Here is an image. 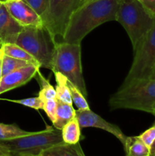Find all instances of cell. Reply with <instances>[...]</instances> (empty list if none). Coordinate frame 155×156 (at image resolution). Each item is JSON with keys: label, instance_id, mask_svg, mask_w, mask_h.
Instances as JSON below:
<instances>
[{"label": "cell", "instance_id": "1", "mask_svg": "<svg viewBox=\"0 0 155 156\" xmlns=\"http://www.w3.org/2000/svg\"><path fill=\"white\" fill-rule=\"evenodd\" d=\"M120 0H88L71 15L63 41L81 44L82 40L100 24L115 21Z\"/></svg>", "mask_w": 155, "mask_h": 156}, {"label": "cell", "instance_id": "2", "mask_svg": "<svg viewBox=\"0 0 155 156\" xmlns=\"http://www.w3.org/2000/svg\"><path fill=\"white\" fill-rule=\"evenodd\" d=\"M112 110L132 109L153 114L155 110V79H133L122 84L109 101Z\"/></svg>", "mask_w": 155, "mask_h": 156}, {"label": "cell", "instance_id": "3", "mask_svg": "<svg viewBox=\"0 0 155 156\" xmlns=\"http://www.w3.org/2000/svg\"><path fill=\"white\" fill-rule=\"evenodd\" d=\"M154 19L147 14L138 0H120L115 21L120 23L127 32L134 53L153 27Z\"/></svg>", "mask_w": 155, "mask_h": 156}, {"label": "cell", "instance_id": "4", "mask_svg": "<svg viewBox=\"0 0 155 156\" xmlns=\"http://www.w3.org/2000/svg\"><path fill=\"white\" fill-rule=\"evenodd\" d=\"M52 71L65 76L81 91L85 98L88 97L82 73L81 44H70L64 41L56 43Z\"/></svg>", "mask_w": 155, "mask_h": 156}, {"label": "cell", "instance_id": "5", "mask_svg": "<svg viewBox=\"0 0 155 156\" xmlns=\"http://www.w3.org/2000/svg\"><path fill=\"white\" fill-rule=\"evenodd\" d=\"M15 44L31 55L40 67L53 69L56 42L45 27L43 26L24 27Z\"/></svg>", "mask_w": 155, "mask_h": 156}, {"label": "cell", "instance_id": "6", "mask_svg": "<svg viewBox=\"0 0 155 156\" xmlns=\"http://www.w3.org/2000/svg\"><path fill=\"white\" fill-rule=\"evenodd\" d=\"M0 142L17 156L38 155L43 149L64 143L62 131L52 126L30 135Z\"/></svg>", "mask_w": 155, "mask_h": 156}, {"label": "cell", "instance_id": "7", "mask_svg": "<svg viewBox=\"0 0 155 156\" xmlns=\"http://www.w3.org/2000/svg\"><path fill=\"white\" fill-rule=\"evenodd\" d=\"M83 2L84 0H49L48 7L40 18L43 27L55 42L59 37L63 41L71 15Z\"/></svg>", "mask_w": 155, "mask_h": 156}, {"label": "cell", "instance_id": "8", "mask_svg": "<svg viewBox=\"0 0 155 156\" xmlns=\"http://www.w3.org/2000/svg\"><path fill=\"white\" fill-rule=\"evenodd\" d=\"M134 60L123 84L133 79H149L155 66V19L153 27L135 52Z\"/></svg>", "mask_w": 155, "mask_h": 156}, {"label": "cell", "instance_id": "9", "mask_svg": "<svg viewBox=\"0 0 155 156\" xmlns=\"http://www.w3.org/2000/svg\"><path fill=\"white\" fill-rule=\"evenodd\" d=\"M76 117L78 119L79 125L81 128L94 127L103 129L109 133L115 136L124 146L126 141V136L118 126L109 123L104 119L102 118L98 114L91 111V109L76 111Z\"/></svg>", "mask_w": 155, "mask_h": 156}, {"label": "cell", "instance_id": "10", "mask_svg": "<svg viewBox=\"0 0 155 156\" xmlns=\"http://www.w3.org/2000/svg\"><path fill=\"white\" fill-rule=\"evenodd\" d=\"M3 4L22 27L43 26L40 17L23 0H10Z\"/></svg>", "mask_w": 155, "mask_h": 156}, {"label": "cell", "instance_id": "11", "mask_svg": "<svg viewBox=\"0 0 155 156\" xmlns=\"http://www.w3.org/2000/svg\"><path fill=\"white\" fill-rule=\"evenodd\" d=\"M40 68V66L30 65L3 76L0 82V94L27 84L36 76Z\"/></svg>", "mask_w": 155, "mask_h": 156}, {"label": "cell", "instance_id": "12", "mask_svg": "<svg viewBox=\"0 0 155 156\" xmlns=\"http://www.w3.org/2000/svg\"><path fill=\"white\" fill-rule=\"evenodd\" d=\"M24 27L21 25L7 10L4 4L0 6V42L15 44Z\"/></svg>", "mask_w": 155, "mask_h": 156}, {"label": "cell", "instance_id": "13", "mask_svg": "<svg viewBox=\"0 0 155 156\" xmlns=\"http://www.w3.org/2000/svg\"><path fill=\"white\" fill-rule=\"evenodd\" d=\"M36 156H85L80 144L61 143L49 147L41 151Z\"/></svg>", "mask_w": 155, "mask_h": 156}, {"label": "cell", "instance_id": "14", "mask_svg": "<svg viewBox=\"0 0 155 156\" xmlns=\"http://www.w3.org/2000/svg\"><path fill=\"white\" fill-rule=\"evenodd\" d=\"M76 117V111L72 105L63 103L57 100L56 120L53 123V127L62 130L66 123Z\"/></svg>", "mask_w": 155, "mask_h": 156}, {"label": "cell", "instance_id": "15", "mask_svg": "<svg viewBox=\"0 0 155 156\" xmlns=\"http://www.w3.org/2000/svg\"><path fill=\"white\" fill-rule=\"evenodd\" d=\"M123 146L126 156L150 155V148L138 136H128Z\"/></svg>", "mask_w": 155, "mask_h": 156}, {"label": "cell", "instance_id": "16", "mask_svg": "<svg viewBox=\"0 0 155 156\" xmlns=\"http://www.w3.org/2000/svg\"><path fill=\"white\" fill-rule=\"evenodd\" d=\"M1 50L2 53L6 56L15 58V59H21V60L27 61L33 65L40 66L37 61L30 54H29L25 50L21 48L20 46L16 44H2Z\"/></svg>", "mask_w": 155, "mask_h": 156}, {"label": "cell", "instance_id": "17", "mask_svg": "<svg viewBox=\"0 0 155 156\" xmlns=\"http://www.w3.org/2000/svg\"><path fill=\"white\" fill-rule=\"evenodd\" d=\"M61 131L64 143L68 144H76L79 143L81 137V126L77 117H74L66 123Z\"/></svg>", "mask_w": 155, "mask_h": 156}, {"label": "cell", "instance_id": "18", "mask_svg": "<svg viewBox=\"0 0 155 156\" xmlns=\"http://www.w3.org/2000/svg\"><path fill=\"white\" fill-rule=\"evenodd\" d=\"M55 75L56 82V98L58 101L63 103L72 105V100H71V94H70L69 88H68L67 81L68 79L59 73H53Z\"/></svg>", "mask_w": 155, "mask_h": 156}, {"label": "cell", "instance_id": "19", "mask_svg": "<svg viewBox=\"0 0 155 156\" xmlns=\"http://www.w3.org/2000/svg\"><path fill=\"white\" fill-rule=\"evenodd\" d=\"M33 132H28L21 129L16 124H6L0 123V141L14 140L31 134Z\"/></svg>", "mask_w": 155, "mask_h": 156}, {"label": "cell", "instance_id": "20", "mask_svg": "<svg viewBox=\"0 0 155 156\" xmlns=\"http://www.w3.org/2000/svg\"><path fill=\"white\" fill-rule=\"evenodd\" d=\"M36 80L39 83L40 89L38 97L42 99L43 101H46L50 99L56 98V88L50 84L49 80H47L43 76L39 71L36 73Z\"/></svg>", "mask_w": 155, "mask_h": 156}, {"label": "cell", "instance_id": "21", "mask_svg": "<svg viewBox=\"0 0 155 156\" xmlns=\"http://www.w3.org/2000/svg\"><path fill=\"white\" fill-rule=\"evenodd\" d=\"M30 65H33V64H31L30 62H27V61L21 60V59H15V58L6 56L3 53L2 56V68L3 76L9 74V73H12L15 70L20 69L24 68V67Z\"/></svg>", "mask_w": 155, "mask_h": 156}, {"label": "cell", "instance_id": "22", "mask_svg": "<svg viewBox=\"0 0 155 156\" xmlns=\"http://www.w3.org/2000/svg\"><path fill=\"white\" fill-rule=\"evenodd\" d=\"M67 84H68V88H69L71 100H72V102L74 104L77 109L78 111L90 109L86 98L84 96L81 91L69 80L67 81Z\"/></svg>", "mask_w": 155, "mask_h": 156}, {"label": "cell", "instance_id": "23", "mask_svg": "<svg viewBox=\"0 0 155 156\" xmlns=\"http://www.w3.org/2000/svg\"><path fill=\"white\" fill-rule=\"evenodd\" d=\"M5 101H9L10 102L19 104V105H24L27 108H33L35 110H43L44 101L39 97L29 98L25 99H20V100H10V99H4Z\"/></svg>", "mask_w": 155, "mask_h": 156}, {"label": "cell", "instance_id": "24", "mask_svg": "<svg viewBox=\"0 0 155 156\" xmlns=\"http://www.w3.org/2000/svg\"><path fill=\"white\" fill-rule=\"evenodd\" d=\"M27 3L40 17L46 12L49 5V0H23Z\"/></svg>", "mask_w": 155, "mask_h": 156}, {"label": "cell", "instance_id": "25", "mask_svg": "<svg viewBox=\"0 0 155 156\" xmlns=\"http://www.w3.org/2000/svg\"><path fill=\"white\" fill-rule=\"evenodd\" d=\"M56 110H57V99L53 98L44 101L43 111L46 114L52 123L55 121L56 116Z\"/></svg>", "mask_w": 155, "mask_h": 156}, {"label": "cell", "instance_id": "26", "mask_svg": "<svg viewBox=\"0 0 155 156\" xmlns=\"http://www.w3.org/2000/svg\"><path fill=\"white\" fill-rule=\"evenodd\" d=\"M138 137L150 148L152 143L155 140V123L151 127L147 129V130L142 133L141 135L138 136Z\"/></svg>", "mask_w": 155, "mask_h": 156}, {"label": "cell", "instance_id": "27", "mask_svg": "<svg viewBox=\"0 0 155 156\" xmlns=\"http://www.w3.org/2000/svg\"><path fill=\"white\" fill-rule=\"evenodd\" d=\"M150 17L155 18V0H138Z\"/></svg>", "mask_w": 155, "mask_h": 156}, {"label": "cell", "instance_id": "28", "mask_svg": "<svg viewBox=\"0 0 155 156\" xmlns=\"http://www.w3.org/2000/svg\"><path fill=\"white\" fill-rule=\"evenodd\" d=\"M0 156H17L14 155L4 144L0 142Z\"/></svg>", "mask_w": 155, "mask_h": 156}, {"label": "cell", "instance_id": "29", "mask_svg": "<svg viewBox=\"0 0 155 156\" xmlns=\"http://www.w3.org/2000/svg\"><path fill=\"white\" fill-rule=\"evenodd\" d=\"M149 156H155V140L150 147V155Z\"/></svg>", "mask_w": 155, "mask_h": 156}, {"label": "cell", "instance_id": "30", "mask_svg": "<svg viewBox=\"0 0 155 156\" xmlns=\"http://www.w3.org/2000/svg\"><path fill=\"white\" fill-rule=\"evenodd\" d=\"M2 56L0 57V82L2 80Z\"/></svg>", "mask_w": 155, "mask_h": 156}, {"label": "cell", "instance_id": "31", "mask_svg": "<svg viewBox=\"0 0 155 156\" xmlns=\"http://www.w3.org/2000/svg\"><path fill=\"white\" fill-rule=\"evenodd\" d=\"M150 79H155V66H154V67H153V70H152V73H151V75H150Z\"/></svg>", "mask_w": 155, "mask_h": 156}, {"label": "cell", "instance_id": "32", "mask_svg": "<svg viewBox=\"0 0 155 156\" xmlns=\"http://www.w3.org/2000/svg\"><path fill=\"white\" fill-rule=\"evenodd\" d=\"M8 1H10V0H0V2H2V3L6 2H8Z\"/></svg>", "mask_w": 155, "mask_h": 156}, {"label": "cell", "instance_id": "33", "mask_svg": "<svg viewBox=\"0 0 155 156\" xmlns=\"http://www.w3.org/2000/svg\"><path fill=\"white\" fill-rule=\"evenodd\" d=\"M2 55V50H0V56Z\"/></svg>", "mask_w": 155, "mask_h": 156}, {"label": "cell", "instance_id": "34", "mask_svg": "<svg viewBox=\"0 0 155 156\" xmlns=\"http://www.w3.org/2000/svg\"><path fill=\"white\" fill-rule=\"evenodd\" d=\"M153 114V115H154V116H155V110H154V111H153V114Z\"/></svg>", "mask_w": 155, "mask_h": 156}, {"label": "cell", "instance_id": "35", "mask_svg": "<svg viewBox=\"0 0 155 156\" xmlns=\"http://www.w3.org/2000/svg\"><path fill=\"white\" fill-rule=\"evenodd\" d=\"M1 47H2V44L1 42H0V50H1Z\"/></svg>", "mask_w": 155, "mask_h": 156}, {"label": "cell", "instance_id": "36", "mask_svg": "<svg viewBox=\"0 0 155 156\" xmlns=\"http://www.w3.org/2000/svg\"><path fill=\"white\" fill-rule=\"evenodd\" d=\"M21 156H36V155H21Z\"/></svg>", "mask_w": 155, "mask_h": 156}, {"label": "cell", "instance_id": "37", "mask_svg": "<svg viewBox=\"0 0 155 156\" xmlns=\"http://www.w3.org/2000/svg\"><path fill=\"white\" fill-rule=\"evenodd\" d=\"M2 4H3V3H2V2H0V6H1L2 5Z\"/></svg>", "mask_w": 155, "mask_h": 156}, {"label": "cell", "instance_id": "38", "mask_svg": "<svg viewBox=\"0 0 155 156\" xmlns=\"http://www.w3.org/2000/svg\"><path fill=\"white\" fill-rule=\"evenodd\" d=\"M86 1H88V0H84V2H86Z\"/></svg>", "mask_w": 155, "mask_h": 156}, {"label": "cell", "instance_id": "39", "mask_svg": "<svg viewBox=\"0 0 155 156\" xmlns=\"http://www.w3.org/2000/svg\"><path fill=\"white\" fill-rule=\"evenodd\" d=\"M1 56H0V57H1Z\"/></svg>", "mask_w": 155, "mask_h": 156}]
</instances>
